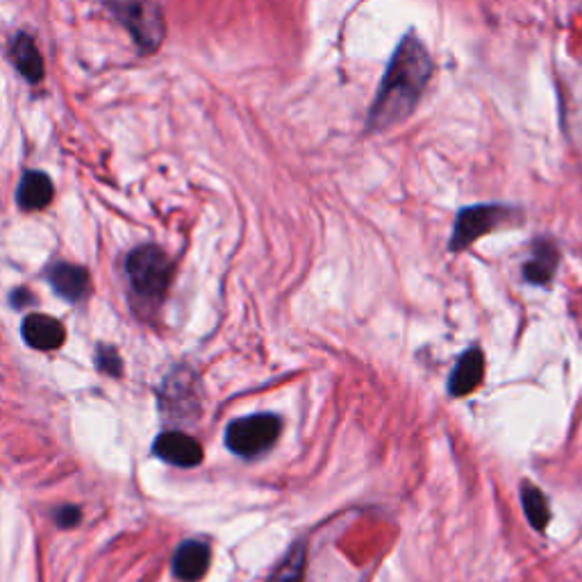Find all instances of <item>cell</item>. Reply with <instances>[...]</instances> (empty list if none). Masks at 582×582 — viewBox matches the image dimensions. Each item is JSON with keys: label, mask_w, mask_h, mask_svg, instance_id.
Segmentation results:
<instances>
[{"label": "cell", "mask_w": 582, "mask_h": 582, "mask_svg": "<svg viewBox=\"0 0 582 582\" xmlns=\"http://www.w3.org/2000/svg\"><path fill=\"white\" fill-rule=\"evenodd\" d=\"M432 69L435 66L426 44L414 32H407L387 64L378 94L371 103L367 128L382 132L403 123L419 105L432 78Z\"/></svg>", "instance_id": "cell-1"}, {"label": "cell", "mask_w": 582, "mask_h": 582, "mask_svg": "<svg viewBox=\"0 0 582 582\" xmlns=\"http://www.w3.org/2000/svg\"><path fill=\"white\" fill-rule=\"evenodd\" d=\"M519 216V212L514 207L505 205H471L464 207V210L457 212L455 226H453V237H451V248L453 253H460L464 248H469L473 241H478L480 237L489 235L496 228L505 226V223L514 221Z\"/></svg>", "instance_id": "cell-2"}, {"label": "cell", "mask_w": 582, "mask_h": 582, "mask_svg": "<svg viewBox=\"0 0 582 582\" xmlns=\"http://www.w3.org/2000/svg\"><path fill=\"white\" fill-rule=\"evenodd\" d=\"M282 423L276 414H251L232 421L226 430V446L239 457H257L278 442Z\"/></svg>", "instance_id": "cell-3"}, {"label": "cell", "mask_w": 582, "mask_h": 582, "mask_svg": "<svg viewBox=\"0 0 582 582\" xmlns=\"http://www.w3.org/2000/svg\"><path fill=\"white\" fill-rule=\"evenodd\" d=\"M105 3L126 23L144 51H157L164 39V21L157 0H105Z\"/></svg>", "instance_id": "cell-4"}, {"label": "cell", "mask_w": 582, "mask_h": 582, "mask_svg": "<svg viewBox=\"0 0 582 582\" xmlns=\"http://www.w3.org/2000/svg\"><path fill=\"white\" fill-rule=\"evenodd\" d=\"M128 276L141 296L160 298L169 289L173 264L160 248L141 246L128 257Z\"/></svg>", "instance_id": "cell-5"}, {"label": "cell", "mask_w": 582, "mask_h": 582, "mask_svg": "<svg viewBox=\"0 0 582 582\" xmlns=\"http://www.w3.org/2000/svg\"><path fill=\"white\" fill-rule=\"evenodd\" d=\"M155 455L176 467L191 469L203 462V448L185 432H164L155 442Z\"/></svg>", "instance_id": "cell-6"}, {"label": "cell", "mask_w": 582, "mask_h": 582, "mask_svg": "<svg viewBox=\"0 0 582 582\" xmlns=\"http://www.w3.org/2000/svg\"><path fill=\"white\" fill-rule=\"evenodd\" d=\"M482 378H485V355H482L480 348H469L460 357V362L455 364L451 378H448V392L455 398L469 396L471 392H476Z\"/></svg>", "instance_id": "cell-7"}, {"label": "cell", "mask_w": 582, "mask_h": 582, "mask_svg": "<svg viewBox=\"0 0 582 582\" xmlns=\"http://www.w3.org/2000/svg\"><path fill=\"white\" fill-rule=\"evenodd\" d=\"M557 262H560V251H557L553 241L537 239L535 244H532L530 260L523 266V278H526L530 285L546 287L555 276Z\"/></svg>", "instance_id": "cell-8"}, {"label": "cell", "mask_w": 582, "mask_h": 582, "mask_svg": "<svg viewBox=\"0 0 582 582\" xmlns=\"http://www.w3.org/2000/svg\"><path fill=\"white\" fill-rule=\"evenodd\" d=\"M23 337L32 348L39 351H53V348L64 344V326L57 319L48 317V314H30L23 321Z\"/></svg>", "instance_id": "cell-9"}, {"label": "cell", "mask_w": 582, "mask_h": 582, "mask_svg": "<svg viewBox=\"0 0 582 582\" xmlns=\"http://www.w3.org/2000/svg\"><path fill=\"white\" fill-rule=\"evenodd\" d=\"M210 569V548L203 542H185L173 557V573L182 582L201 580Z\"/></svg>", "instance_id": "cell-10"}, {"label": "cell", "mask_w": 582, "mask_h": 582, "mask_svg": "<svg viewBox=\"0 0 582 582\" xmlns=\"http://www.w3.org/2000/svg\"><path fill=\"white\" fill-rule=\"evenodd\" d=\"M48 278L53 289L66 301H80L89 291V273L76 264H55Z\"/></svg>", "instance_id": "cell-11"}, {"label": "cell", "mask_w": 582, "mask_h": 582, "mask_svg": "<svg viewBox=\"0 0 582 582\" xmlns=\"http://www.w3.org/2000/svg\"><path fill=\"white\" fill-rule=\"evenodd\" d=\"M53 201V182L39 171H30L23 176L19 187V205L23 210H41Z\"/></svg>", "instance_id": "cell-12"}, {"label": "cell", "mask_w": 582, "mask_h": 582, "mask_svg": "<svg viewBox=\"0 0 582 582\" xmlns=\"http://www.w3.org/2000/svg\"><path fill=\"white\" fill-rule=\"evenodd\" d=\"M12 60L16 64V69L23 73V78H28L30 82H37L44 76V62H41L35 41L28 35H19L14 39Z\"/></svg>", "instance_id": "cell-13"}, {"label": "cell", "mask_w": 582, "mask_h": 582, "mask_svg": "<svg viewBox=\"0 0 582 582\" xmlns=\"http://www.w3.org/2000/svg\"><path fill=\"white\" fill-rule=\"evenodd\" d=\"M521 505L523 512L530 521V526L535 530H546L548 521H551V507H548V501L542 489H537L530 482H523L521 485Z\"/></svg>", "instance_id": "cell-14"}, {"label": "cell", "mask_w": 582, "mask_h": 582, "mask_svg": "<svg viewBox=\"0 0 582 582\" xmlns=\"http://www.w3.org/2000/svg\"><path fill=\"white\" fill-rule=\"evenodd\" d=\"M305 564H307V544L296 542L291 546L285 560L280 567L273 571L269 582H303L305 578Z\"/></svg>", "instance_id": "cell-15"}, {"label": "cell", "mask_w": 582, "mask_h": 582, "mask_svg": "<svg viewBox=\"0 0 582 582\" xmlns=\"http://www.w3.org/2000/svg\"><path fill=\"white\" fill-rule=\"evenodd\" d=\"M98 367L103 373H110V376H119L121 373V360L116 355L114 348H101L98 351Z\"/></svg>", "instance_id": "cell-16"}, {"label": "cell", "mask_w": 582, "mask_h": 582, "mask_svg": "<svg viewBox=\"0 0 582 582\" xmlns=\"http://www.w3.org/2000/svg\"><path fill=\"white\" fill-rule=\"evenodd\" d=\"M55 521L60 523L62 528L76 526V523L80 521V510H78V507H73V505H66V507H62V510H57Z\"/></svg>", "instance_id": "cell-17"}]
</instances>
